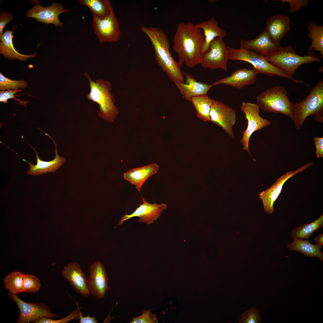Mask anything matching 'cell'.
Listing matches in <instances>:
<instances>
[{
	"label": "cell",
	"instance_id": "cell-9",
	"mask_svg": "<svg viewBox=\"0 0 323 323\" xmlns=\"http://www.w3.org/2000/svg\"><path fill=\"white\" fill-rule=\"evenodd\" d=\"M10 298L16 304L20 312L19 316L17 323L34 322L43 317L51 318L61 317L53 313L47 306L42 303H28L20 299L16 294L9 291Z\"/></svg>",
	"mask_w": 323,
	"mask_h": 323
},
{
	"label": "cell",
	"instance_id": "cell-34",
	"mask_svg": "<svg viewBox=\"0 0 323 323\" xmlns=\"http://www.w3.org/2000/svg\"><path fill=\"white\" fill-rule=\"evenodd\" d=\"M80 308L79 307L75 309L70 313L67 316L58 320H54L52 318L48 317L41 318L34 322V323H66L74 320H77L80 318Z\"/></svg>",
	"mask_w": 323,
	"mask_h": 323
},
{
	"label": "cell",
	"instance_id": "cell-30",
	"mask_svg": "<svg viewBox=\"0 0 323 323\" xmlns=\"http://www.w3.org/2000/svg\"><path fill=\"white\" fill-rule=\"evenodd\" d=\"M323 225V215L309 224H305L292 229L291 237L294 239H307L316 231L321 228Z\"/></svg>",
	"mask_w": 323,
	"mask_h": 323
},
{
	"label": "cell",
	"instance_id": "cell-22",
	"mask_svg": "<svg viewBox=\"0 0 323 323\" xmlns=\"http://www.w3.org/2000/svg\"><path fill=\"white\" fill-rule=\"evenodd\" d=\"M290 29L289 17L281 15L269 18L266 22L265 30L272 42L279 45L280 41Z\"/></svg>",
	"mask_w": 323,
	"mask_h": 323
},
{
	"label": "cell",
	"instance_id": "cell-19",
	"mask_svg": "<svg viewBox=\"0 0 323 323\" xmlns=\"http://www.w3.org/2000/svg\"><path fill=\"white\" fill-rule=\"evenodd\" d=\"M240 47L256 53L265 57L277 51L280 47L274 43L264 30L256 38L240 41Z\"/></svg>",
	"mask_w": 323,
	"mask_h": 323
},
{
	"label": "cell",
	"instance_id": "cell-14",
	"mask_svg": "<svg viewBox=\"0 0 323 323\" xmlns=\"http://www.w3.org/2000/svg\"><path fill=\"white\" fill-rule=\"evenodd\" d=\"M309 163L297 170L287 172L278 179L268 189L260 193L259 195L263 202L264 211L268 214L273 213L274 211L273 205L275 202L280 194L283 185L289 179L300 172L313 164Z\"/></svg>",
	"mask_w": 323,
	"mask_h": 323
},
{
	"label": "cell",
	"instance_id": "cell-27",
	"mask_svg": "<svg viewBox=\"0 0 323 323\" xmlns=\"http://www.w3.org/2000/svg\"><path fill=\"white\" fill-rule=\"evenodd\" d=\"M80 5L86 6L97 18L102 19L114 11L109 0H79Z\"/></svg>",
	"mask_w": 323,
	"mask_h": 323
},
{
	"label": "cell",
	"instance_id": "cell-12",
	"mask_svg": "<svg viewBox=\"0 0 323 323\" xmlns=\"http://www.w3.org/2000/svg\"><path fill=\"white\" fill-rule=\"evenodd\" d=\"M210 121L221 127L231 137L236 121V111L223 102L214 100L210 113Z\"/></svg>",
	"mask_w": 323,
	"mask_h": 323
},
{
	"label": "cell",
	"instance_id": "cell-36",
	"mask_svg": "<svg viewBox=\"0 0 323 323\" xmlns=\"http://www.w3.org/2000/svg\"><path fill=\"white\" fill-rule=\"evenodd\" d=\"M130 323H154L157 322L156 316L149 310L144 311L140 316L132 318Z\"/></svg>",
	"mask_w": 323,
	"mask_h": 323
},
{
	"label": "cell",
	"instance_id": "cell-6",
	"mask_svg": "<svg viewBox=\"0 0 323 323\" xmlns=\"http://www.w3.org/2000/svg\"><path fill=\"white\" fill-rule=\"evenodd\" d=\"M228 60L242 61L251 64L258 73L269 76H277L287 78L295 83H299V80L293 77L285 71L269 62L265 57L256 53L241 48L235 49L226 46Z\"/></svg>",
	"mask_w": 323,
	"mask_h": 323
},
{
	"label": "cell",
	"instance_id": "cell-2",
	"mask_svg": "<svg viewBox=\"0 0 323 323\" xmlns=\"http://www.w3.org/2000/svg\"><path fill=\"white\" fill-rule=\"evenodd\" d=\"M141 30L151 40L156 61L162 70L174 83H184V74L178 62L173 58L170 52L167 36L161 28L141 26Z\"/></svg>",
	"mask_w": 323,
	"mask_h": 323
},
{
	"label": "cell",
	"instance_id": "cell-1",
	"mask_svg": "<svg viewBox=\"0 0 323 323\" xmlns=\"http://www.w3.org/2000/svg\"><path fill=\"white\" fill-rule=\"evenodd\" d=\"M205 41L201 29L191 22H180L177 25L173 41V49L177 54L180 66L185 63L193 68L201 63V49Z\"/></svg>",
	"mask_w": 323,
	"mask_h": 323
},
{
	"label": "cell",
	"instance_id": "cell-3",
	"mask_svg": "<svg viewBox=\"0 0 323 323\" xmlns=\"http://www.w3.org/2000/svg\"><path fill=\"white\" fill-rule=\"evenodd\" d=\"M84 75L89 81L90 88L87 99L98 105L99 110L97 113L100 118L106 121L113 122L119 112L110 92V83L102 79L94 81L87 72L84 73Z\"/></svg>",
	"mask_w": 323,
	"mask_h": 323
},
{
	"label": "cell",
	"instance_id": "cell-25",
	"mask_svg": "<svg viewBox=\"0 0 323 323\" xmlns=\"http://www.w3.org/2000/svg\"><path fill=\"white\" fill-rule=\"evenodd\" d=\"M17 26L15 25L11 31L7 29L0 37V53L4 57L11 60L18 59L25 61L28 58L35 57L36 53L29 55H24L19 53L15 49L13 42L14 36L12 33L13 30Z\"/></svg>",
	"mask_w": 323,
	"mask_h": 323
},
{
	"label": "cell",
	"instance_id": "cell-26",
	"mask_svg": "<svg viewBox=\"0 0 323 323\" xmlns=\"http://www.w3.org/2000/svg\"><path fill=\"white\" fill-rule=\"evenodd\" d=\"M293 241L287 245V248L290 251L299 252L306 256L315 257L323 262V253L321 251L322 246L310 243L308 240L294 239Z\"/></svg>",
	"mask_w": 323,
	"mask_h": 323
},
{
	"label": "cell",
	"instance_id": "cell-10",
	"mask_svg": "<svg viewBox=\"0 0 323 323\" xmlns=\"http://www.w3.org/2000/svg\"><path fill=\"white\" fill-rule=\"evenodd\" d=\"M92 27L101 43L115 42L120 39L121 31L114 11L105 18L100 19L92 15Z\"/></svg>",
	"mask_w": 323,
	"mask_h": 323
},
{
	"label": "cell",
	"instance_id": "cell-17",
	"mask_svg": "<svg viewBox=\"0 0 323 323\" xmlns=\"http://www.w3.org/2000/svg\"><path fill=\"white\" fill-rule=\"evenodd\" d=\"M61 275L77 292L84 297L91 294L87 286V279L79 264L69 263L64 266Z\"/></svg>",
	"mask_w": 323,
	"mask_h": 323
},
{
	"label": "cell",
	"instance_id": "cell-5",
	"mask_svg": "<svg viewBox=\"0 0 323 323\" xmlns=\"http://www.w3.org/2000/svg\"><path fill=\"white\" fill-rule=\"evenodd\" d=\"M257 105L263 111L280 113L294 118V104L289 100L286 89L276 86L261 92L257 98Z\"/></svg>",
	"mask_w": 323,
	"mask_h": 323
},
{
	"label": "cell",
	"instance_id": "cell-20",
	"mask_svg": "<svg viewBox=\"0 0 323 323\" xmlns=\"http://www.w3.org/2000/svg\"><path fill=\"white\" fill-rule=\"evenodd\" d=\"M45 134L52 140L55 146V157L54 159L50 161H45L41 160L39 157L36 150L30 145L34 151L36 159V164L34 165L31 162L23 160L27 162L29 168L27 173L28 175L38 176L47 173L56 171L65 162V159L60 156L57 153V144L52 138L47 133Z\"/></svg>",
	"mask_w": 323,
	"mask_h": 323
},
{
	"label": "cell",
	"instance_id": "cell-41",
	"mask_svg": "<svg viewBox=\"0 0 323 323\" xmlns=\"http://www.w3.org/2000/svg\"><path fill=\"white\" fill-rule=\"evenodd\" d=\"M80 323H98L97 320L95 316L93 317L87 316H83L81 311L80 313V318L79 319Z\"/></svg>",
	"mask_w": 323,
	"mask_h": 323
},
{
	"label": "cell",
	"instance_id": "cell-15",
	"mask_svg": "<svg viewBox=\"0 0 323 323\" xmlns=\"http://www.w3.org/2000/svg\"><path fill=\"white\" fill-rule=\"evenodd\" d=\"M142 203L130 214H126L120 220L117 226L122 224L125 221L137 217L139 218L138 222L144 223L149 225L153 223L160 216L164 210L166 209L167 204L163 203L158 204L156 203H150L141 196Z\"/></svg>",
	"mask_w": 323,
	"mask_h": 323
},
{
	"label": "cell",
	"instance_id": "cell-29",
	"mask_svg": "<svg viewBox=\"0 0 323 323\" xmlns=\"http://www.w3.org/2000/svg\"><path fill=\"white\" fill-rule=\"evenodd\" d=\"M213 100L207 95L191 98V102L193 104L197 116L204 122L210 121V113Z\"/></svg>",
	"mask_w": 323,
	"mask_h": 323
},
{
	"label": "cell",
	"instance_id": "cell-39",
	"mask_svg": "<svg viewBox=\"0 0 323 323\" xmlns=\"http://www.w3.org/2000/svg\"><path fill=\"white\" fill-rule=\"evenodd\" d=\"M13 14L8 12H3L0 15V37L3 34V31L6 25L13 20Z\"/></svg>",
	"mask_w": 323,
	"mask_h": 323
},
{
	"label": "cell",
	"instance_id": "cell-32",
	"mask_svg": "<svg viewBox=\"0 0 323 323\" xmlns=\"http://www.w3.org/2000/svg\"><path fill=\"white\" fill-rule=\"evenodd\" d=\"M22 292L35 293L41 286L39 279L35 276L24 274Z\"/></svg>",
	"mask_w": 323,
	"mask_h": 323
},
{
	"label": "cell",
	"instance_id": "cell-4",
	"mask_svg": "<svg viewBox=\"0 0 323 323\" xmlns=\"http://www.w3.org/2000/svg\"><path fill=\"white\" fill-rule=\"evenodd\" d=\"M293 121L296 129L302 127L306 118L315 115V120L323 121V80L319 82L313 87L308 95L303 100L294 105Z\"/></svg>",
	"mask_w": 323,
	"mask_h": 323
},
{
	"label": "cell",
	"instance_id": "cell-24",
	"mask_svg": "<svg viewBox=\"0 0 323 323\" xmlns=\"http://www.w3.org/2000/svg\"><path fill=\"white\" fill-rule=\"evenodd\" d=\"M195 25L203 31L205 41L201 49L202 57L208 51L211 42L214 39L219 38L223 39L226 35V31L219 27L217 22L213 16L208 20Z\"/></svg>",
	"mask_w": 323,
	"mask_h": 323
},
{
	"label": "cell",
	"instance_id": "cell-37",
	"mask_svg": "<svg viewBox=\"0 0 323 323\" xmlns=\"http://www.w3.org/2000/svg\"><path fill=\"white\" fill-rule=\"evenodd\" d=\"M22 89H16L14 90H8L7 91L1 90L0 92V101L3 103H7L8 99L14 98L15 100L18 101L20 104L23 105L26 107V104L28 103V101H21L14 97V94L18 92L22 91Z\"/></svg>",
	"mask_w": 323,
	"mask_h": 323
},
{
	"label": "cell",
	"instance_id": "cell-33",
	"mask_svg": "<svg viewBox=\"0 0 323 323\" xmlns=\"http://www.w3.org/2000/svg\"><path fill=\"white\" fill-rule=\"evenodd\" d=\"M28 85L27 82L24 80H14L10 79L5 77L0 73V89L1 90L19 88L24 89Z\"/></svg>",
	"mask_w": 323,
	"mask_h": 323
},
{
	"label": "cell",
	"instance_id": "cell-31",
	"mask_svg": "<svg viewBox=\"0 0 323 323\" xmlns=\"http://www.w3.org/2000/svg\"><path fill=\"white\" fill-rule=\"evenodd\" d=\"M23 275L19 272H12L4 279L5 287L14 294L22 292Z\"/></svg>",
	"mask_w": 323,
	"mask_h": 323
},
{
	"label": "cell",
	"instance_id": "cell-11",
	"mask_svg": "<svg viewBox=\"0 0 323 323\" xmlns=\"http://www.w3.org/2000/svg\"><path fill=\"white\" fill-rule=\"evenodd\" d=\"M228 60L225 43L223 39L216 38L211 42L209 50L202 56L200 64L205 68H220L226 71Z\"/></svg>",
	"mask_w": 323,
	"mask_h": 323
},
{
	"label": "cell",
	"instance_id": "cell-38",
	"mask_svg": "<svg viewBox=\"0 0 323 323\" xmlns=\"http://www.w3.org/2000/svg\"><path fill=\"white\" fill-rule=\"evenodd\" d=\"M282 3L287 2L290 4V8L288 12L290 13H294L302 7H306L307 4V0H280Z\"/></svg>",
	"mask_w": 323,
	"mask_h": 323
},
{
	"label": "cell",
	"instance_id": "cell-23",
	"mask_svg": "<svg viewBox=\"0 0 323 323\" xmlns=\"http://www.w3.org/2000/svg\"><path fill=\"white\" fill-rule=\"evenodd\" d=\"M159 169L156 163H152L143 167L131 169L124 173L125 180L135 186L138 192L144 183L149 177L156 174Z\"/></svg>",
	"mask_w": 323,
	"mask_h": 323
},
{
	"label": "cell",
	"instance_id": "cell-16",
	"mask_svg": "<svg viewBox=\"0 0 323 323\" xmlns=\"http://www.w3.org/2000/svg\"><path fill=\"white\" fill-rule=\"evenodd\" d=\"M69 10L65 9L62 4L53 2L50 6L43 7L36 2L33 7L28 10L26 14L27 18H32L36 21L44 23L53 24L56 27L62 26L63 23L59 19V15Z\"/></svg>",
	"mask_w": 323,
	"mask_h": 323
},
{
	"label": "cell",
	"instance_id": "cell-42",
	"mask_svg": "<svg viewBox=\"0 0 323 323\" xmlns=\"http://www.w3.org/2000/svg\"><path fill=\"white\" fill-rule=\"evenodd\" d=\"M323 233H322L318 235L317 237H314L313 240L317 243V244L322 246L323 245Z\"/></svg>",
	"mask_w": 323,
	"mask_h": 323
},
{
	"label": "cell",
	"instance_id": "cell-18",
	"mask_svg": "<svg viewBox=\"0 0 323 323\" xmlns=\"http://www.w3.org/2000/svg\"><path fill=\"white\" fill-rule=\"evenodd\" d=\"M258 72L253 68L251 69L243 68L237 69L231 75L218 80L212 85L225 84L234 88L240 89L244 87L254 84L256 80Z\"/></svg>",
	"mask_w": 323,
	"mask_h": 323
},
{
	"label": "cell",
	"instance_id": "cell-28",
	"mask_svg": "<svg viewBox=\"0 0 323 323\" xmlns=\"http://www.w3.org/2000/svg\"><path fill=\"white\" fill-rule=\"evenodd\" d=\"M308 37L312 43L308 49V56L311 55L312 50L320 52L321 58L323 57V25H318L315 22H309L307 25Z\"/></svg>",
	"mask_w": 323,
	"mask_h": 323
},
{
	"label": "cell",
	"instance_id": "cell-35",
	"mask_svg": "<svg viewBox=\"0 0 323 323\" xmlns=\"http://www.w3.org/2000/svg\"><path fill=\"white\" fill-rule=\"evenodd\" d=\"M240 323H259L261 322L258 310L252 307L243 313L239 321Z\"/></svg>",
	"mask_w": 323,
	"mask_h": 323
},
{
	"label": "cell",
	"instance_id": "cell-8",
	"mask_svg": "<svg viewBox=\"0 0 323 323\" xmlns=\"http://www.w3.org/2000/svg\"><path fill=\"white\" fill-rule=\"evenodd\" d=\"M241 109L244 113L247 121L246 130L242 133L240 142L243 150L252 156L249 148L250 137L255 132L269 126L270 122L262 118L260 114V108L257 104L248 102H243Z\"/></svg>",
	"mask_w": 323,
	"mask_h": 323
},
{
	"label": "cell",
	"instance_id": "cell-13",
	"mask_svg": "<svg viewBox=\"0 0 323 323\" xmlns=\"http://www.w3.org/2000/svg\"><path fill=\"white\" fill-rule=\"evenodd\" d=\"M89 273L87 283L90 294L99 299L103 298L110 289L105 267L97 261L91 265Z\"/></svg>",
	"mask_w": 323,
	"mask_h": 323
},
{
	"label": "cell",
	"instance_id": "cell-40",
	"mask_svg": "<svg viewBox=\"0 0 323 323\" xmlns=\"http://www.w3.org/2000/svg\"><path fill=\"white\" fill-rule=\"evenodd\" d=\"M316 150V154L317 158L323 157V138L316 136L313 138Z\"/></svg>",
	"mask_w": 323,
	"mask_h": 323
},
{
	"label": "cell",
	"instance_id": "cell-7",
	"mask_svg": "<svg viewBox=\"0 0 323 323\" xmlns=\"http://www.w3.org/2000/svg\"><path fill=\"white\" fill-rule=\"evenodd\" d=\"M265 57L270 63L292 77L301 65L321 61V58L318 57L300 56L291 45L280 47L278 51Z\"/></svg>",
	"mask_w": 323,
	"mask_h": 323
},
{
	"label": "cell",
	"instance_id": "cell-21",
	"mask_svg": "<svg viewBox=\"0 0 323 323\" xmlns=\"http://www.w3.org/2000/svg\"><path fill=\"white\" fill-rule=\"evenodd\" d=\"M185 82H177L175 83L179 90L182 97L191 102V98L195 97L207 95L213 86L212 85L197 82L191 74L183 73Z\"/></svg>",
	"mask_w": 323,
	"mask_h": 323
}]
</instances>
